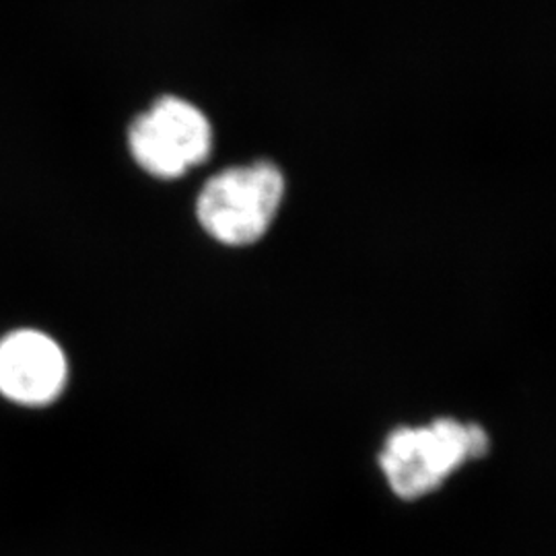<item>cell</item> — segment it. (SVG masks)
Here are the masks:
<instances>
[{"instance_id":"277c9868","label":"cell","mask_w":556,"mask_h":556,"mask_svg":"<svg viewBox=\"0 0 556 556\" xmlns=\"http://www.w3.org/2000/svg\"><path fill=\"white\" fill-rule=\"evenodd\" d=\"M68 358L59 340L17 328L0 338V396L23 408L54 404L68 383Z\"/></svg>"},{"instance_id":"3957f363","label":"cell","mask_w":556,"mask_h":556,"mask_svg":"<svg viewBox=\"0 0 556 556\" xmlns=\"http://www.w3.org/2000/svg\"><path fill=\"white\" fill-rule=\"evenodd\" d=\"M128 149L142 172L160 179L181 178L204 163L213 149V126L190 101L163 96L128 128Z\"/></svg>"},{"instance_id":"7a4b0ae2","label":"cell","mask_w":556,"mask_h":556,"mask_svg":"<svg viewBox=\"0 0 556 556\" xmlns=\"http://www.w3.org/2000/svg\"><path fill=\"white\" fill-rule=\"evenodd\" d=\"M282 199V172L270 161H256L208 179L202 186L197 215L211 238L241 248L266 236Z\"/></svg>"},{"instance_id":"6da1fadb","label":"cell","mask_w":556,"mask_h":556,"mask_svg":"<svg viewBox=\"0 0 556 556\" xmlns=\"http://www.w3.org/2000/svg\"><path fill=\"white\" fill-rule=\"evenodd\" d=\"M491 439L475 422L438 418L425 427H400L379 452V468L392 493L417 501L439 491L464 464L489 454Z\"/></svg>"}]
</instances>
